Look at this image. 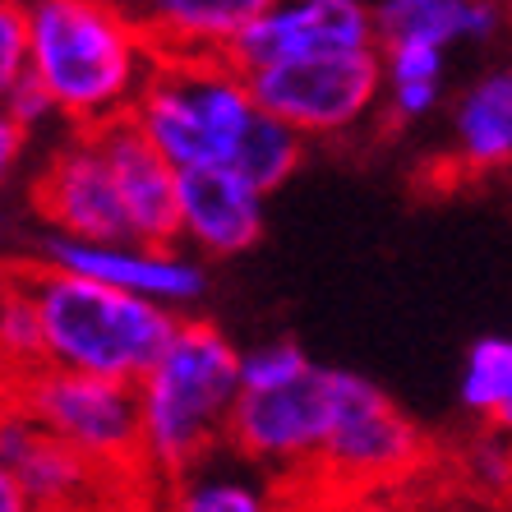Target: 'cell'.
Wrapping results in <instances>:
<instances>
[{"label": "cell", "instance_id": "cell-21", "mask_svg": "<svg viewBox=\"0 0 512 512\" xmlns=\"http://www.w3.org/2000/svg\"><path fill=\"white\" fill-rule=\"evenodd\" d=\"M300 157H305V139L291 125H282V120L259 116L254 130L240 139L236 157H231V171L240 180H250L254 190L268 199L277 185H286L300 171Z\"/></svg>", "mask_w": 512, "mask_h": 512}, {"label": "cell", "instance_id": "cell-20", "mask_svg": "<svg viewBox=\"0 0 512 512\" xmlns=\"http://www.w3.org/2000/svg\"><path fill=\"white\" fill-rule=\"evenodd\" d=\"M0 365H10V383L28 379L47 365L42 346V314L33 296V273L0 277ZM5 383V388H10Z\"/></svg>", "mask_w": 512, "mask_h": 512}, {"label": "cell", "instance_id": "cell-22", "mask_svg": "<svg viewBox=\"0 0 512 512\" xmlns=\"http://www.w3.org/2000/svg\"><path fill=\"white\" fill-rule=\"evenodd\" d=\"M167 512H273V499L240 476H190L176 485Z\"/></svg>", "mask_w": 512, "mask_h": 512}, {"label": "cell", "instance_id": "cell-11", "mask_svg": "<svg viewBox=\"0 0 512 512\" xmlns=\"http://www.w3.org/2000/svg\"><path fill=\"white\" fill-rule=\"evenodd\" d=\"M374 47H379V24L374 5L365 0H277L259 24L240 33L231 60L245 74H259L291 60L351 56Z\"/></svg>", "mask_w": 512, "mask_h": 512}, {"label": "cell", "instance_id": "cell-19", "mask_svg": "<svg viewBox=\"0 0 512 512\" xmlns=\"http://www.w3.org/2000/svg\"><path fill=\"white\" fill-rule=\"evenodd\" d=\"M457 402L466 416L485 420L494 434L512 439V337H480L466 351Z\"/></svg>", "mask_w": 512, "mask_h": 512}, {"label": "cell", "instance_id": "cell-8", "mask_svg": "<svg viewBox=\"0 0 512 512\" xmlns=\"http://www.w3.org/2000/svg\"><path fill=\"white\" fill-rule=\"evenodd\" d=\"M37 263L56 268V273H74L88 282H102L111 291L139 296L148 305L180 314L208 291V273L190 250L180 245H143V240H70V236H47L37 240Z\"/></svg>", "mask_w": 512, "mask_h": 512}, {"label": "cell", "instance_id": "cell-17", "mask_svg": "<svg viewBox=\"0 0 512 512\" xmlns=\"http://www.w3.org/2000/svg\"><path fill=\"white\" fill-rule=\"evenodd\" d=\"M453 157L462 171H499L512 162V70H489L453 102Z\"/></svg>", "mask_w": 512, "mask_h": 512}, {"label": "cell", "instance_id": "cell-26", "mask_svg": "<svg viewBox=\"0 0 512 512\" xmlns=\"http://www.w3.org/2000/svg\"><path fill=\"white\" fill-rule=\"evenodd\" d=\"M5 116H10L14 125H19V130H24L28 139H33V134L42 130V125H51V120H56V107H51L47 93H42V88H37L33 79H28V84L19 88V93H14L10 102H5Z\"/></svg>", "mask_w": 512, "mask_h": 512}, {"label": "cell", "instance_id": "cell-15", "mask_svg": "<svg viewBox=\"0 0 512 512\" xmlns=\"http://www.w3.org/2000/svg\"><path fill=\"white\" fill-rule=\"evenodd\" d=\"M379 47H434L453 51L494 42L508 28L503 0H379L374 5Z\"/></svg>", "mask_w": 512, "mask_h": 512}, {"label": "cell", "instance_id": "cell-5", "mask_svg": "<svg viewBox=\"0 0 512 512\" xmlns=\"http://www.w3.org/2000/svg\"><path fill=\"white\" fill-rule=\"evenodd\" d=\"M5 393L14 411H24L33 425L70 443L88 462L111 471H143V416L134 383L42 365Z\"/></svg>", "mask_w": 512, "mask_h": 512}, {"label": "cell", "instance_id": "cell-13", "mask_svg": "<svg viewBox=\"0 0 512 512\" xmlns=\"http://www.w3.org/2000/svg\"><path fill=\"white\" fill-rule=\"evenodd\" d=\"M263 236V194L231 167L180 171V245L194 259H236Z\"/></svg>", "mask_w": 512, "mask_h": 512}, {"label": "cell", "instance_id": "cell-6", "mask_svg": "<svg viewBox=\"0 0 512 512\" xmlns=\"http://www.w3.org/2000/svg\"><path fill=\"white\" fill-rule=\"evenodd\" d=\"M263 116L282 120L300 139H342L383 111V51L291 60L250 74Z\"/></svg>", "mask_w": 512, "mask_h": 512}, {"label": "cell", "instance_id": "cell-14", "mask_svg": "<svg viewBox=\"0 0 512 512\" xmlns=\"http://www.w3.org/2000/svg\"><path fill=\"white\" fill-rule=\"evenodd\" d=\"M97 134L107 148L120 203H125L130 240L180 245V171L134 130V120H120V125H107Z\"/></svg>", "mask_w": 512, "mask_h": 512}, {"label": "cell", "instance_id": "cell-7", "mask_svg": "<svg viewBox=\"0 0 512 512\" xmlns=\"http://www.w3.org/2000/svg\"><path fill=\"white\" fill-rule=\"evenodd\" d=\"M429 439L393 397L365 374L333 370V425L319 471L346 485H393L420 471Z\"/></svg>", "mask_w": 512, "mask_h": 512}, {"label": "cell", "instance_id": "cell-16", "mask_svg": "<svg viewBox=\"0 0 512 512\" xmlns=\"http://www.w3.org/2000/svg\"><path fill=\"white\" fill-rule=\"evenodd\" d=\"M277 0H143L139 19L162 56H231Z\"/></svg>", "mask_w": 512, "mask_h": 512}, {"label": "cell", "instance_id": "cell-2", "mask_svg": "<svg viewBox=\"0 0 512 512\" xmlns=\"http://www.w3.org/2000/svg\"><path fill=\"white\" fill-rule=\"evenodd\" d=\"M134 388L143 416V471L190 480L231 429L240 402V346L217 323L180 319L167 351Z\"/></svg>", "mask_w": 512, "mask_h": 512}, {"label": "cell", "instance_id": "cell-31", "mask_svg": "<svg viewBox=\"0 0 512 512\" xmlns=\"http://www.w3.org/2000/svg\"><path fill=\"white\" fill-rule=\"evenodd\" d=\"M0 5H24V0H0Z\"/></svg>", "mask_w": 512, "mask_h": 512}, {"label": "cell", "instance_id": "cell-10", "mask_svg": "<svg viewBox=\"0 0 512 512\" xmlns=\"http://www.w3.org/2000/svg\"><path fill=\"white\" fill-rule=\"evenodd\" d=\"M328 425H333V370L314 365L305 379L286 388L240 393L227 443L259 466L291 471V466H319Z\"/></svg>", "mask_w": 512, "mask_h": 512}, {"label": "cell", "instance_id": "cell-4", "mask_svg": "<svg viewBox=\"0 0 512 512\" xmlns=\"http://www.w3.org/2000/svg\"><path fill=\"white\" fill-rule=\"evenodd\" d=\"M250 74L231 56H157L130 120L176 171L231 167L259 120Z\"/></svg>", "mask_w": 512, "mask_h": 512}, {"label": "cell", "instance_id": "cell-29", "mask_svg": "<svg viewBox=\"0 0 512 512\" xmlns=\"http://www.w3.org/2000/svg\"><path fill=\"white\" fill-rule=\"evenodd\" d=\"M111 5H125V10H139L143 0H111Z\"/></svg>", "mask_w": 512, "mask_h": 512}, {"label": "cell", "instance_id": "cell-24", "mask_svg": "<svg viewBox=\"0 0 512 512\" xmlns=\"http://www.w3.org/2000/svg\"><path fill=\"white\" fill-rule=\"evenodd\" d=\"M462 476L471 480L476 494L494 503H512V439L485 429L480 439L466 443V457H462Z\"/></svg>", "mask_w": 512, "mask_h": 512}, {"label": "cell", "instance_id": "cell-1", "mask_svg": "<svg viewBox=\"0 0 512 512\" xmlns=\"http://www.w3.org/2000/svg\"><path fill=\"white\" fill-rule=\"evenodd\" d=\"M28 79L70 130L130 120L157 56L139 10L111 0H24Z\"/></svg>", "mask_w": 512, "mask_h": 512}, {"label": "cell", "instance_id": "cell-28", "mask_svg": "<svg viewBox=\"0 0 512 512\" xmlns=\"http://www.w3.org/2000/svg\"><path fill=\"white\" fill-rule=\"evenodd\" d=\"M0 512H33V503H28L24 485L14 480V471L5 462H0Z\"/></svg>", "mask_w": 512, "mask_h": 512}, {"label": "cell", "instance_id": "cell-25", "mask_svg": "<svg viewBox=\"0 0 512 512\" xmlns=\"http://www.w3.org/2000/svg\"><path fill=\"white\" fill-rule=\"evenodd\" d=\"M28 84V24L24 5H0V111Z\"/></svg>", "mask_w": 512, "mask_h": 512}, {"label": "cell", "instance_id": "cell-27", "mask_svg": "<svg viewBox=\"0 0 512 512\" xmlns=\"http://www.w3.org/2000/svg\"><path fill=\"white\" fill-rule=\"evenodd\" d=\"M28 153V134L14 125L5 111H0V190L14 180V171H19V162H24Z\"/></svg>", "mask_w": 512, "mask_h": 512}, {"label": "cell", "instance_id": "cell-12", "mask_svg": "<svg viewBox=\"0 0 512 512\" xmlns=\"http://www.w3.org/2000/svg\"><path fill=\"white\" fill-rule=\"evenodd\" d=\"M0 462L24 485L33 512H107L111 466L88 462L10 402L0 411Z\"/></svg>", "mask_w": 512, "mask_h": 512}, {"label": "cell", "instance_id": "cell-30", "mask_svg": "<svg viewBox=\"0 0 512 512\" xmlns=\"http://www.w3.org/2000/svg\"><path fill=\"white\" fill-rule=\"evenodd\" d=\"M0 250H5V217H0Z\"/></svg>", "mask_w": 512, "mask_h": 512}, {"label": "cell", "instance_id": "cell-23", "mask_svg": "<svg viewBox=\"0 0 512 512\" xmlns=\"http://www.w3.org/2000/svg\"><path fill=\"white\" fill-rule=\"evenodd\" d=\"M314 370L310 351L291 337H268V342L240 351V393H268V388H286V383L305 379Z\"/></svg>", "mask_w": 512, "mask_h": 512}, {"label": "cell", "instance_id": "cell-18", "mask_svg": "<svg viewBox=\"0 0 512 512\" xmlns=\"http://www.w3.org/2000/svg\"><path fill=\"white\" fill-rule=\"evenodd\" d=\"M383 51V120L420 125L439 111L448 84V51L434 47H379Z\"/></svg>", "mask_w": 512, "mask_h": 512}, {"label": "cell", "instance_id": "cell-3", "mask_svg": "<svg viewBox=\"0 0 512 512\" xmlns=\"http://www.w3.org/2000/svg\"><path fill=\"white\" fill-rule=\"evenodd\" d=\"M33 296L42 314V346L47 365L97 379L139 383L167 351L180 314L148 305L139 296L111 291L102 282L56 268H37Z\"/></svg>", "mask_w": 512, "mask_h": 512}, {"label": "cell", "instance_id": "cell-9", "mask_svg": "<svg viewBox=\"0 0 512 512\" xmlns=\"http://www.w3.org/2000/svg\"><path fill=\"white\" fill-rule=\"evenodd\" d=\"M37 217L47 231L70 240H130L125 203H120L116 176H111L107 148L97 130H70L56 143L33 176Z\"/></svg>", "mask_w": 512, "mask_h": 512}]
</instances>
